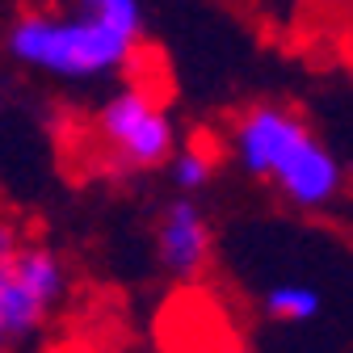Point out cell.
I'll return each instance as SVG.
<instances>
[{"mask_svg":"<svg viewBox=\"0 0 353 353\" xmlns=\"http://www.w3.org/2000/svg\"><path fill=\"white\" fill-rule=\"evenodd\" d=\"M76 5L84 13L101 17L114 30H126V34H135V38L148 34V0H76Z\"/></svg>","mask_w":353,"mask_h":353,"instance_id":"obj_8","label":"cell"},{"mask_svg":"<svg viewBox=\"0 0 353 353\" xmlns=\"http://www.w3.org/2000/svg\"><path fill=\"white\" fill-rule=\"evenodd\" d=\"M228 156L256 185H270L286 206L316 214L341 202L345 164L320 130L278 97L248 101L228 126Z\"/></svg>","mask_w":353,"mask_h":353,"instance_id":"obj_1","label":"cell"},{"mask_svg":"<svg viewBox=\"0 0 353 353\" xmlns=\"http://www.w3.org/2000/svg\"><path fill=\"white\" fill-rule=\"evenodd\" d=\"M143 38L72 5H30L5 26V55L55 84H105L139 63Z\"/></svg>","mask_w":353,"mask_h":353,"instance_id":"obj_2","label":"cell"},{"mask_svg":"<svg viewBox=\"0 0 353 353\" xmlns=\"http://www.w3.org/2000/svg\"><path fill=\"white\" fill-rule=\"evenodd\" d=\"M88 143L105 172L139 176L168 164L172 148L181 143L172 101L152 80H122L88 114Z\"/></svg>","mask_w":353,"mask_h":353,"instance_id":"obj_3","label":"cell"},{"mask_svg":"<svg viewBox=\"0 0 353 353\" xmlns=\"http://www.w3.org/2000/svg\"><path fill=\"white\" fill-rule=\"evenodd\" d=\"M299 9L320 21H345L353 17V0H299Z\"/></svg>","mask_w":353,"mask_h":353,"instance_id":"obj_9","label":"cell"},{"mask_svg":"<svg viewBox=\"0 0 353 353\" xmlns=\"http://www.w3.org/2000/svg\"><path fill=\"white\" fill-rule=\"evenodd\" d=\"M320 290L307 282H278L265 290V316L278 324H312L320 316Z\"/></svg>","mask_w":353,"mask_h":353,"instance_id":"obj_7","label":"cell"},{"mask_svg":"<svg viewBox=\"0 0 353 353\" xmlns=\"http://www.w3.org/2000/svg\"><path fill=\"white\" fill-rule=\"evenodd\" d=\"M63 256L0 219V353L30 341L68 294Z\"/></svg>","mask_w":353,"mask_h":353,"instance_id":"obj_4","label":"cell"},{"mask_svg":"<svg viewBox=\"0 0 353 353\" xmlns=\"http://www.w3.org/2000/svg\"><path fill=\"white\" fill-rule=\"evenodd\" d=\"M214 168H219V160H214V152L206 143H176L168 164H164L172 190L176 194H194V198L206 194V185L214 181Z\"/></svg>","mask_w":353,"mask_h":353,"instance_id":"obj_6","label":"cell"},{"mask_svg":"<svg viewBox=\"0 0 353 353\" xmlns=\"http://www.w3.org/2000/svg\"><path fill=\"white\" fill-rule=\"evenodd\" d=\"M156 261L160 270L176 282H194L206 274V265L214 256V228H210V214L194 194H176L160 206L156 214Z\"/></svg>","mask_w":353,"mask_h":353,"instance_id":"obj_5","label":"cell"}]
</instances>
